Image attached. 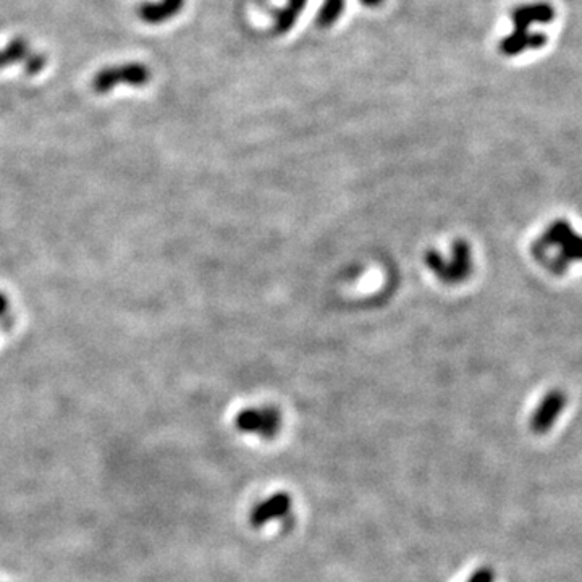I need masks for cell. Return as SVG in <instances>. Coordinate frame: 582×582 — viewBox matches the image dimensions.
Masks as SVG:
<instances>
[{
    "label": "cell",
    "mask_w": 582,
    "mask_h": 582,
    "mask_svg": "<svg viewBox=\"0 0 582 582\" xmlns=\"http://www.w3.org/2000/svg\"><path fill=\"white\" fill-rule=\"evenodd\" d=\"M30 54V44L23 37H16L12 42L7 44V47L0 49V69L18 64V61H25Z\"/></svg>",
    "instance_id": "cell-8"
},
{
    "label": "cell",
    "mask_w": 582,
    "mask_h": 582,
    "mask_svg": "<svg viewBox=\"0 0 582 582\" xmlns=\"http://www.w3.org/2000/svg\"><path fill=\"white\" fill-rule=\"evenodd\" d=\"M424 264L430 273L444 285H460L473 272V251L464 239H456L449 253L430 248L424 253Z\"/></svg>",
    "instance_id": "cell-2"
},
{
    "label": "cell",
    "mask_w": 582,
    "mask_h": 582,
    "mask_svg": "<svg viewBox=\"0 0 582 582\" xmlns=\"http://www.w3.org/2000/svg\"><path fill=\"white\" fill-rule=\"evenodd\" d=\"M555 20V10L547 2L523 5L513 12V21L518 30H530L534 25H548Z\"/></svg>",
    "instance_id": "cell-5"
},
{
    "label": "cell",
    "mask_w": 582,
    "mask_h": 582,
    "mask_svg": "<svg viewBox=\"0 0 582 582\" xmlns=\"http://www.w3.org/2000/svg\"><path fill=\"white\" fill-rule=\"evenodd\" d=\"M534 253L544 266L562 272L582 262V234L568 223H553L542 232Z\"/></svg>",
    "instance_id": "cell-1"
},
{
    "label": "cell",
    "mask_w": 582,
    "mask_h": 582,
    "mask_svg": "<svg viewBox=\"0 0 582 582\" xmlns=\"http://www.w3.org/2000/svg\"><path fill=\"white\" fill-rule=\"evenodd\" d=\"M547 44V36L533 30H518L514 28L513 35H509L501 42V50L506 55H519L524 50H535L544 47Z\"/></svg>",
    "instance_id": "cell-6"
},
{
    "label": "cell",
    "mask_w": 582,
    "mask_h": 582,
    "mask_svg": "<svg viewBox=\"0 0 582 582\" xmlns=\"http://www.w3.org/2000/svg\"><path fill=\"white\" fill-rule=\"evenodd\" d=\"M44 66H46V57L42 54H30L25 60V69L30 75H36V73L42 71Z\"/></svg>",
    "instance_id": "cell-9"
},
{
    "label": "cell",
    "mask_w": 582,
    "mask_h": 582,
    "mask_svg": "<svg viewBox=\"0 0 582 582\" xmlns=\"http://www.w3.org/2000/svg\"><path fill=\"white\" fill-rule=\"evenodd\" d=\"M237 425L242 432L259 436H273L282 425V414L273 406H254L243 410L237 417Z\"/></svg>",
    "instance_id": "cell-4"
},
{
    "label": "cell",
    "mask_w": 582,
    "mask_h": 582,
    "mask_svg": "<svg viewBox=\"0 0 582 582\" xmlns=\"http://www.w3.org/2000/svg\"><path fill=\"white\" fill-rule=\"evenodd\" d=\"M183 7V0H160L148 2L138 7V18L148 25H159L175 16Z\"/></svg>",
    "instance_id": "cell-7"
},
{
    "label": "cell",
    "mask_w": 582,
    "mask_h": 582,
    "mask_svg": "<svg viewBox=\"0 0 582 582\" xmlns=\"http://www.w3.org/2000/svg\"><path fill=\"white\" fill-rule=\"evenodd\" d=\"M150 80V71L143 64H125L120 66H110L99 71L93 81L96 93H109L112 88L119 85L144 86Z\"/></svg>",
    "instance_id": "cell-3"
}]
</instances>
